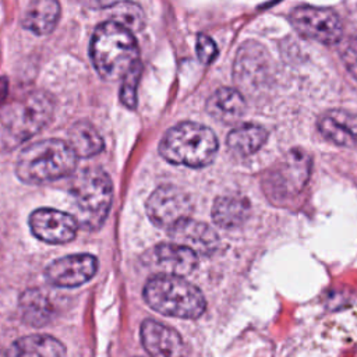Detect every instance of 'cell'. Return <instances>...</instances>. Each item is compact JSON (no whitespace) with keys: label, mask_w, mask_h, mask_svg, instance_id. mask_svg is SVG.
Instances as JSON below:
<instances>
[{"label":"cell","mask_w":357,"mask_h":357,"mask_svg":"<svg viewBox=\"0 0 357 357\" xmlns=\"http://www.w3.org/2000/svg\"><path fill=\"white\" fill-rule=\"evenodd\" d=\"M98 258L92 254H73L50 262L45 271L47 282L56 287H77L95 276Z\"/></svg>","instance_id":"obj_11"},{"label":"cell","mask_w":357,"mask_h":357,"mask_svg":"<svg viewBox=\"0 0 357 357\" xmlns=\"http://www.w3.org/2000/svg\"><path fill=\"white\" fill-rule=\"evenodd\" d=\"M144 262L159 273L190 275L198 264V254L176 241L158 244L144 257Z\"/></svg>","instance_id":"obj_12"},{"label":"cell","mask_w":357,"mask_h":357,"mask_svg":"<svg viewBox=\"0 0 357 357\" xmlns=\"http://www.w3.org/2000/svg\"><path fill=\"white\" fill-rule=\"evenodd\" d=\"M170 238L195 251L198 255H211L219 247V237L208 225L188 218L169 229Z\"/></svg>","instance_id":"obj_14"},{"label":"cell","mask_w":357,"mask_h":357,"mask_svg":"<svg viewBox=\"0 0 357 357\" xmlns=\"http://www.w3.org/2000/svg\"><path fill=\"white\" fill-rule=\"evenodd\" d=\"M53 113V98L43 91H33L3 107L0 119L10 135L17 141H25L42 131Z\"/></svg>","instance_id":"obj_6"},{"label":"cell","mask_w":357,"mask_h":357,"mask_svg":"<svg viewBox=\"0 0 357 357\" xmlns=\"http://www.w3.org/2000/svg\"><path fill=\"white\" fill-rule=\"evenodd\" d=\"M70 197L74 216L79 227L98 230L112 206L113 183L100 167H86L74 174L70 184Z\"/></svg>","instance_id":"obj_3"},{"label":"cell","mask_w":357,"mask_h":357,"mask_svg":"<svg viewBox=\"0 0 357 357\" xmlns=\"http://www.w3.org/2000/svg\"><path fill=\"white\" fill-rule=\"evenodd\" d=\"M269 54L257 42H245L237 52L233 74L238 85L254 88L262 82L268 74Z\"/></svg>","instance_id":"obj_13"},{"label":"cell","mask_w":357,"mask_h":357,"mask_svg":"<svg viewBox=\"0 0 357 357\" xmlns=\"http://www.w3.org/2000/svg\"><path fill=\"white\" fill-rule=\"evenodd\" d=\"M218 138L206 126L184 121L167 130L160 141V155L173 165L204 167L218 152Z\"/></svg>","instance_id":"obj_5"},{"label":"cell","mask_w":357,"mask_h":357,"mask_svg":"<svg viewBox=\"0 0 357 357\" xmlns=\"http://www.w3.org/2000/svg\"><path fill=\"white\" fill-rule=\"evenodd\" d=\"M67 137V142L78 158H91L103 149V139L100 134L88 121H77L73 124Z\"/></svg>","instance_id":"obj_23"},{"label":"cell","mask_w":357,"mask_h":357,"mask_svg":"<svg viewBox=\"0 0 357 357\" xmlns=\"http://www.w3.org/2000/svg\"><path fill=\"white\" fill-rule=\"evenodd\" d=\"M197 56L204 64L212 63L218 56L216 43L205 33H199L197 36Z\"/></svg>","instance_id":"obj_27"},{"label":"cell","mask_w":357,"mask_h":357,"mask_svg":"<svg viewBox=\"0 0 357 357\" xmlns=\"http://www.w3.org/2000/svg\"><path fill=\"white\" fill-rule=\"evenodd\" d=\"M110 20L124 25L130 31H139L145 24L144 10L132 1H117L109 7Z\"/></svg>","instance_id":"obj_24"},{"label":"cell","mask_w":357,"mask_h":357,"mask_svg":"<svg viewBox=\"0 0 357 357\" xmlns=\"http://www.w3.org/2000/svg\"><path fill=\"white\" fill-rule=\"evenodd\" d=\"M339 53L347 71L357 81V36H350L344 39L340 45Z\"/></svg>","instance_id":"obj_26"},{"label":"cell","mask_w":357,"mask_h":357,"mask_svg":"<svg viewBox=\"0 0 357 357\" xmlns=\"http://www.w3.org/2000/svg\"><path fill=\"white\" fill-rule=\"evenodd\" d=\"M60 18V4L57 0H35L28 7L22 25L36 35L52 32Z\"/></svg>","instance_id":"obj_19"},{"label":"cell","mask_w":357,"mask_h":357,"mask_svg":"<svg viewBox=\"0 0 357 357\" xmlns=\"http://www.w3.org/2000/svg\"><path fill=\"white\" fill-rule=\"evenodd\" d=\"M77 162L78 156L67 141L47 138L21 151L15 163V174L25 184H46L71 176Z\"/></svg>","instance_id":"obj_2"},{"label":"cell","mask_w":357,"mask_h":357,"mask_svg":"<svg viewBox=\"0 0 357 357\" xmlns=\"http://www.w3.org/2000/svg\"><path fill=\"white\" fill-rule=\"evenodd\" d=\"M245 110V100L234 88H219L206 100V112L215 120L230 124L237 121Z\"/></svg>","instance_id":"obj_17"},{"label":"cell","mask_w":357,"mask_h":357,"mask_svg":"<svg viewBox=\"0 0 357 357\" xmlns=\"http://www.w3.org/2000/svg\"><path fill=\"white\" fill-rule=\"evenodd\" d=\"M89 54L95 70L106 81L121 79L141 63L132 31L113 20L96 26L91 39Z\"/></svg>","instance_id":"obj_1"},{"label":"cell","mask_w":357,"mask_h":357,"mask_svg":"<svg viewBox=\"0 0 357 357\" xmlns=\"http://www.w3.org/2000/svg\"><path fill=\"white\" fill-rule=\"evenodd\" d=\"M318 130L324 138L337 146L357 148L356 113L343 109L328 110L318 119Z\"/></svg>","instance_id":"obj_16"},{"label":"cell","mask_w":357,"mask_h":357,"mask_svg":"<svg viewBox=\"0 0 357 357\" xmlns=\"http://www.w3.org/2000/svg\"><path fill=\"white\" fill-rule=\"evenodd\" d=\"M289 20L301 36L324 45H335L343 35L342 21L331 8L298 6L290 11Z\"/></svg>","instance_id":"obj_8"},{"label":"cell","mask_w":357,"mask_h":357,"mask_svg":"<svg viewBox=\"0 0 357 357\" xmlns=\"http://www.w3.org/2000/svg\"><path fill=\"white\" fill-rule=\"evenodd\" d=\"M141 342L144 349L155 357H173L184 354V342L180 335L155 321L145 319L141 325Z\"/></svg>","instance_id":"obj_15"},{"label":"cell","mask_w":357,"mask_h":357,"mask_svg":"<svg viewBox=\"0 0 357 357\" xmlns=\"http://www.w3.org/2000/svg\"><path fill=\"white\" fill-rule=\"evenodd\" d=\"M141 63L132 67L121 79L120 88V100L128 109H135L137 106V88L141 77Z\"/></svg>","instance_id":"obj_25"},{"label":"cell","mask_w":357,"mask_h":357,"mask_svg":"<svg viewBox=\"0 0 357 357\" xmlns=\"http://www.w3.org/2000/svg\"><path fill=\"white\" fill-rule=\"evenodd\" d=\"M311 159L303 149L290 151L264 180L266 195L272 201H287L296 197L308 181Z\"/></svg>","instance_id":"obj_7"},{"label":"cell","mask_w":357,"mask_h":357,"mask_svg":"<svg viewBox=\"0 0 357 357\" xmlns=\"http://www.w3.org/2000/svg\"><path fill=\"white\" fill-rule=\"evenodd\" d=\"M146 304L167 317L195 319L206 307L202 291L178 275L159 273L151 278L144 287Z\"/></svg>","instance_id":"obj_4"},{"label":"cell","mask_w":357,"mask_h":357,"mask_svg":"<svg viewBox=\"0 0 357 357\" xmlns=\"http://www.w3.org/2000/svg\"><path fill=\"white\" fill-rule=\"evenodd\" d=\"M8 356H40V357H59L66 354L64 344L49 335H31L21 337L13 343Z\"/></svg>","instance_id":"obj_21"},{"label":"cell","mask_w":357,"mask_h":357,"mask_svg":"<svg viewBox=\"0 0 357 357\" xmlns=\"http://www.w3.org/2000/svg\"><path fill=\"white\" fill-rule=\"evenodd\" d=\"M251 206L247 198L240 195H223L216 198L212 206L213 222L223 229L241 226L250 216Z\"/></svg>","instance_id":"obj_18"},{"label":"cell","mask_w":357,"mask_h":357,"mask_svg":"<svg viewBox=\"0 0 357 357\" xmlns=\"http://www.w3.org/2000/svg\"><path fill=\"white\" fill-rule=\"evenodd\" d=\"M268 139V132L264 127L247 123L233 128L227 135V148L237 156H250L255 153Z\"/></svg>","instance_id":"obj_20"},{"label":"cell","mask_w":357,"mask_h":357,"mask_svg":"<svg viewBox=\"0 0 357 357\" xmlns=\"http://www.w3.org/2000/svg\"><path fill=\"white\" fill-rule=\"evenodd\" d=\"M28 222L32 234L49 244H64L74 240L79 227L74 215L54 208L35 209Z\"/></svg>","instance_id":"obj_10"},{"label":"cell","mask_w":357,"mask_h":357,"mask_svg":"<svg viewBox=\"0 0 357 357\" xmlns=\"http://www.w3.org/2000/svg\"><path fill=\"white\" fill-rule=\"evenodd\" d=\"M188 195L176 185L158 187L146 201V213L152 223L162 229H172L191 213Z\"/></svg>","instance_id":"obj_9"},{"label":"cell","mask_w":357,"mask_h":357,"mask_svg":"<svg viewBox=\"0 0 357 357\" xmlns=\"http://www.w3.org/2000/svg\"><path fill=\"white\" fill-rule=\"evenodd\" d=\"M20 310L26 324L32 326L46 325L53 315L50 298L40 289H28L20 297Z\"/></svg>","instance_id":"obj_22"}]
</instances>
